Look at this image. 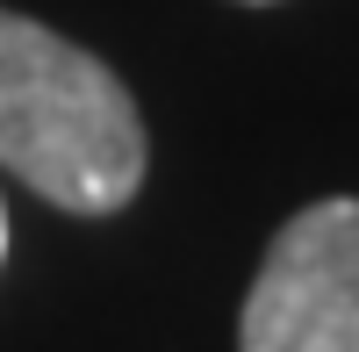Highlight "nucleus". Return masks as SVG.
Instances as JSON below:
<instances>
[{
    "instance_id": "obj_1",
    "label": "nucleus",
    "mask_w": 359,
    "mask_h": 352,
    "mask_svg": "<svg viewBox=\"0 0 359 352\" xmlns=\"http://www.w3.org/2000/svg\"><path fill=\"white\" fill-rule=\"evenodd\" d=\"M0 165L72 216L123 209L144 180V123L94 50L0 8Z\"/></svg>"
},
{
    "instance_id": "obj_2",
    "label": "nucleus",
    "mask_w": 359,
    "mask_h": 352,
    "mask_svg": "<svg viewBox=\"0 0 359 352\" xmlns=\"http://www.w3.org/2000/svg\"><path fill=\"white\" fill-rule=\"evenodd\" d=\"M245 352H359V201H309L266 245L245 295Z\"/></svg>"
},
{
    "instance_id": "obj_3",
    "label": "nucleus",
    "mask_w": 359,
    "mask_h": 352,
    "mask_svg": "<svg viewBox=\"0 0 359 352\" xmlns=\"http://www.w3.org/2000/svg\"><path fill=\"white\" fill-rule=\"evenodd\" d=\"M0 252H8V216H0Z\"/></svg>"
},
{
    "instance_id": "obj_4",
    "label": "nucleus",
    "mask_w": 359,
    "mask_h": 352,
    "mask_svg": "<svg viewBox=\"0 0 359 352\" xmlns=\"http://www.w3.org/2000/svg\"><path fill=\"white\" fill-rule=\"evenodd\" d=\"M252 8H259V0H252Z\"/></svg>"
}]
</instances>
